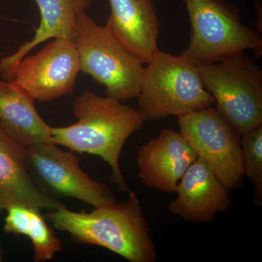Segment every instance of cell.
<instances>
[{
    "label": "cell",
    "instance_id": "obj_19",
    "mask_svg": "<svg viewBox=\"0 0 262 262\" xmlns=\"http://www.w3.org/2000/svg\"><path fill=\"white\" fill-rule=\"evenodd\" d=\"M3 255H4V252H3V248H2V245L0 244V261H3Z\"/></svg>",
    "mask_w": 262,
    "mask_h": 262
},
{
    "label": "cell",
    "instance_id": "obj_6",
    "mask_svg": "<svg viewBox=\"0 0 262 262\" xmlns=\"http://www.w3.org/2000/svg\"><path fill=\"white\" fill-rule=\"evenodd\" d=\"M216 110L239 135L262 125V71L244 53L198 65Z\"/></svg>",
    "mask_w": 262,
    "mask_h": 262
},
{
    "label": "cell",
    "instance_id": "obj_20",
    "mask_svg": "<svg viewBox=\"0 0 262 262\" xmlns=\"http://www.w3.org/2000/svg\"><path fill=\"white\" fill-rule=\"evenodd\" d=\"M0 45H1V34H0ZM0 49H1V47H0Z\"/></svg>",
    "mask_w": 262,
    "mask_h": 262
},
{
    "label": "cell",
    "instance_id": "obj_2",
    "mask_svg": "<svg viewBox=\"0 0 262 262\" xmlns=\"http://www.w3.org/2000/svg\"><path fill=\"white\" fill-rule=\"evenodd\" d=\"M47 218L79 244L106 248L130 262L156 261L149 224L131 190L125 203L115 202L90 212L70 211L63 204L48 211Z\"/></svg>",
    "mask_w": 262,
    "mask_h": 262
},
{
    "label": "cell",
    "instance_id": "obj_10",
    "mask_svg": "<svg viewBox=\"0 0 262 262\" xmlns=\"http://www.w3.org/2000/svg\"><path fill=\"white\" fill-rule=\"evenodd\" d=\"M198 158L180 132L164 128L138 151L136 163L139 179L151 189L176 192L181 179Z\"/></svg>",
    "mask_w": 262,
    "mask_h": 262
},
{
    "label": "cell",
    "instance_id": "obj_3",
    "mask_svg": "<svg viewBox=\"0 0 262 262\" xmlns=\"http://www.w3.org/2000/svg\"><path fill=\"white\" fill-rule=\"evenodd\" d=\"M146 64L137 97L146 121L184 116L214 103L198 65L184 57L158 50Z\"/></svg>",
    "mask_w": 262,
    "mask_h": 262
},
{
    "label": "cell",
    "instance_id": "obj_11",
    "mask_svg": "<svg viewBox=\"0 0 262 262\" xmlns=\"http://www.w3.org/2000/svg\"><path fill=\"white\" fill-rule=\"evenodd\" d=\"M229 192L209 167L198 158L181 179L177 198L168 208L172 214L188 222H211L217 213L229 211L232 206Z\"/></svg>",
    "mask_w": 262,
    "mask_h": 262
},
{
    "label": "cell",
    "instance_id": "obj_16",
    "mask_svg": "<svg viewBox=\"0 0 262 262\" xmlns=\"http://www.w3.org/2000/svg\"><path fill=\"white\" fill-rule=\"evenodd\" d=\"M244 177L254 186L255 203H262V125L241 135Z\"/></svg>",
    "mask_w": 262,
    "mask_h": 262
},
{
    "label": "cell",
    "instance_id": "obj_9",
    "mask_svg": "<svg viewBox=\"0 0 262 262\" xmlns=\"http://www.w3.org/2000/svg\"><path fill=\"white\" fill-rule=\"evenodd\" d=\"M80 72L74 39L56 38L35 54L24 57L15 67L12 82L34 101L51 102L73 93Z\"/></svg>",
    "mask_w": 262,
    "mask_h": 262
},
{
    "label": "cell",
    "instance_id": "obj_7",
    "mask_svg": "<svg viewBox=\"0 0 262 262\" xmlns=\"http://www.w3.org/2000/svg\"><path fill=\"white\" fill-rule=\"evenodd\" d=\"M180 133L229 191L244 181L241 135L212 106L178 117Z\"/></svg>",
    "mask_w": 262,
    "mask_h": 262
},
{
    "label": "cell",
    "instance_id": "obj_15",
    "mask_svg": "<svg viewBox=\"0 0 262 262\" xmlns=\"http://www.w3.org/2000/svg\"><path fill=\"white\" fill-rule=\"evenodd\" d=\"M0 125L24 147L51 142L52 127L36 110L34 99L12 81L0 80Z\"/></svg>",
    "mask_w": 262,
    "mask_h": 262
},
{
    "label": "cell",
    "instance_id": "obj_14",
    "mask_svg": "<svg viewBox=\"0 0 262 262\" xmlns=\"http://www.w3.org/2000/svg\"><path fill=\"white\" fill-rule=\"evenodd\" d=\"M40 13V22L34 37L24 42L13 54L0 61V76L12 81L19 61L39 45L56 38H74L76 18L89 8L92 0H34Z\"/></svg>",
    "mask_w": 262,
    "mask_h": 262
},
{
    "label": "cell",
    "instance_id": "obj_13",
    "mask_svg": "<svg viewBox=\"0 0 262 262\" xmlns=\"http://www.w3.org/2000/svg\"><path fill=\"white\" fill-rule=\"evenodd\" d=\"M13 205L51 211L63 204L36 185L27 168L26 147L0 125V213Z\"/></svg>",
    "mask_w": 262,
    "mask_h": 262
},
{
    "label": "cell",
    "instance_id": "obj_5",
    "mask_svg": "<svg viewBox=\"0 0 262 262\" xmlns=\"http://www.w3.org/2000/svg\"><path fill=\"white\" fill-rule=\"evenodd\" d=\"M191 24L189 46L181 56L196 65L220 61L246 50L262 53L257 32L241 21L237 8L224 0H182Z\"/></svg>",
    "mask_w": 262,
    "mask_h": 262
},
{
    "label": "cell",
    "instance_id": "obj_8",
    "mask_svg": "<svg viewBox=\"0 0 262 262\" xmlns=\"http://www.w3.org/2000/svg\"><path fill=\"white\" fill-rule=\"evenodd\" d=\"M27 168L36 185L51 198H70L94 207L116 202L104 184L96 182L80 168L73 151H65L51 142L26 147Z\"/></svg>",
    "mask_w": 262,
    "mask_h": 262
},
{
    "label": "cell",
    "instance_id": "obj_12",
    "mask_svg": "<svg viewBox=\"0 0 262 262\" xmlns=\"http://www.w3.org/2000/svg\"><path fill=\"white\" fill-rule=\"evenodd\" d=\"M106 27L127 51L143 63L158 51L159 20L153 0H108Z\"/></svg>",
    "mask_w": 262,
    "mask_h": 262
},
{
    "label": "cell",
    "instance_id": "obj_1",
    "mask_svg": "<svg viewBox=\"0 0 262 262\" xmlns=\"http://www.w3.org/2000/svg\"><path fill=\"white\" fill-rule=\"evenodd\" d=\"M72 111L77 122L52 127L51 143L102 158L111 167V180L119 190L130 192L119 162L127 139L140 130L145 117L139 110L122 104L119 100L98 96L89 90L75 98Z\"/></svg>",
    "mask_w": 262,
    "mask_h": 262
},
{
    "label": "cell",
    "instance_id": "obj_4",
    "mask_svg": "<svg viewBox=\"0 0 262 262\" xmlns=\"http://www.w3.org/2000/svg\"><path fill=\"white\" fill-rule=\"evenodd\" d=\"M73 39L80 72L104 85L106 96L120 101L138 97L144 63L117 40L106 25H98L85 11L80 12Z\"/></svg>",
    "mask_w": 262,
    "mask_h": 262
},
{
    "label": "cell",
    "instance_id": "obj_18",
    "mask_svg": "<svg viewBox=\"0 0 262 262\" xmlns=\"http://www.w3.org/2000/svg\"><path fill=\"white\" fill-rule=\"evenodd\" d=\"M34 208L24 205H13L7 208L4 230L15 235H27Z\"/></svg>",
    "mask_w": 262,
    "mask_h": 262
},
{
    "label": "cell",
    "instance_id": "obj_17",
    "mask_svg": "<svg viewBox=\"0 0 262 262\" xmlns=\"http://www.w3.org/2000/svg\"><path fill=\"white\" fill-rule=\"evenodd\" d=\"M27 236L32 243L35 261L51 260L61 251V241L48 225L39 208L33 209L32 222Z\"/></svg>",
    "mask_w": 262,
    "mask_h": 262
}]
</instances>
